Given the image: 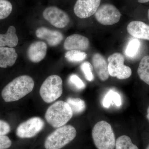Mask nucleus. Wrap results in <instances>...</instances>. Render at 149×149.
Returning <instances> with one entry per match:
<instances>
[{"mask_svg": "<svg viewBox=\"0 0 149 149\" xmlns=\"http://www.w3.org/2000/svg\"><path fill=\"white\" fill-rule=\"evenodd\" d=\"M35 83L32 77L27 75L16 77L6 85L1 92V96L6 102L17 101L31 93Z\"/></svg>", "mask_w": 149, "mask_h": 149, "instance_id": "f257e3e1", "label": "nucleus"}, {"mask_svg": "<svg viewBox=\"0 0 149 149\" xmlns=\"http://www.w3.org/2000/svg\"><path fill=\"white\" fill-rule=\"evenodd\" d=\"M73 112L69 104L63 101H58L48 108L45 114L47 122L55 128L65 125L72 118Z\"/></svg>", "mask_w": 149, "mask_h": 149, "instance_id": "f03ea898", "label": "nucleus"}, {"mask_svg": "<svg viewBox=\"0 0 149 149\" xmlns=\"http://www.w3.org/2000/svg\"><path fill=\"white\" fill-rule=\"evenodd\" d=\"M92 137L97 149H113L115 147V137L111 126L104 120L99 121L95 125Z\"/></svg>", "mask_w": 149, "mask_h": 149, "instance_id": "7ed1b4c3", "label": "nucleus"}, {"mask_svg": "<svg viewBox=\"0 0 149 149\" xmlns=\"http://www.w3.org/2000/svg\"><path fill=\"white\" fill-rule=\"evenodd\" d=\"M75 128L70 125H63L51 133L46 139V149H61L69 143L76 137Z\"/></svg>", "mask_w": 149, "mask_h": 149, "instance_id": "20e7f679", "label": "nucleus"}, {"mask_svg": "<svg viewBox=\"0 0 149 149\" xmlns=\"http://www.w3.org/2000/svg\"><path fill=\"white\" fill-rule=\"evenodd\" d=\"M62 93V80L57 75L49 76L43 82L40 91L41 97L47 103L54 102L61 96Z\"/></svg>", "mask_w": 149, "mask_h": 149, "instance_id": "39448f33", "label": "nucleus"}, {"mask_svg": "<svg viewBox=\"0 0 149 149\" xmlns=\"http://www.w3.org/2000/svg\"><path fill=\"white\" fill-rule=\"evenodd\" d=\"M109 75L116 77L120 80L129 78L132 74V70L129 67L124 65V58L121 54L115 53L108 58Z\"/></svg>", "mask_w": 149, "mask_h": 149, "instance_id": "423d86ee", "label": "nucleus"}, {"mask_svg": "<svg viewBox=\"0 0 149 149\" xmlns=\"http://www.w3.org/2000/svg\"><path fill=\"white\" fill-rule=\"evenodd\" d=\"M121 14L115 6L104 4L96 11L95 16L97 21L104 25H111L120 20Z\"/></svg>", "mask_w": 149, "mask_h": 149, "instance_id": "0eeeda50", "label": "nucleus"}, {"mask_svg": "<svg viewBox=\"0 0 149 149\" xmlns=\"http://www.w3.org/2000/svg\"><path fill=\"white\" fill-rule=\"evenodd\" d=\"M44 126L45 122L42 118L32 117L19 124L17 128L16 134L21 139L32 138L40 133Z\"/></svg>", "mask_w": 149, "mask_h": 149, "instance_id": "6e6552de", "label": "nucleus"}, {"mask_svg": "<svg viewBox=\"0 0 149 149\" xmlns=\"http://www.w3.org/2000/svg\"><path fill=\"white\" fill-rule=\"evenodd\" d=\"M43 16L54 27L61 29L66 27L70 22L68 14L56 6L46 8L43 11Z\"/></svg>", "mask_w": 149, "mask_h": 149, "instance_id": "1a4fd4ad", "label": "nucleus"}, {"mask_svg": "<svg viewBox=\"0 0 149 149\" xmlns=\"http://www.w3.org/2000/svg\"><path fill=\"white\" fill-rule=\"evenodd\" d=\"M101 0H77L74 7L75 15L80 18L90 17L99 8Z\"/></svg>", "mask_w": 149, "mask_h": 149, "instance_id": "9d476101", "label": "nucleus"}, {"mask_svg": "<svg viewBox=\"0 0 149 149\" xmlns=\"http://www.w3.org/2000/svg\"><path fill=\"white\" fill-rule=\"evenodd\" d=\"M90 46L88 38L79 34H73L68 36L65 41L63 47L67 51L87 50Z\"/></svg>", "mask_w": 149, "mask_h": 149, "instance_id": "9b49d317", "label": "nucleus"}, {"mask_svg": "<svg viewBox=\"0 0 149 149\" xmlns=\"http://www.w3.org/2000/svg\"><path fill=\"white\" fill-rule=\"evenodd\" d=\"M38 38L45 40L49 46L55 47L62 41L63 36L61 32L57 30H52L46 27H40L36 31Z\"/></svg>", "mask_w": 149, "mask_h": 149, "instance_id": "f8f14e48", "label": "nucleus"}, {"mask_svg": "<svg viewBox=\"0 0 149 149\" xmlns=\"http://www.w3.org/2000/svg\"><path fill=\"white\" fill-rule=\"evenodd\" d=\"M47 46L45 42L37 41L32 43L27 51V55L29 60L34 63H38L45 57Z\"/></svg>", "mask_w": 149, "mask_h": 149, "instance_id": "ddd939ff", "label": "nucleus"}, {"mask_svg": "<svg viewBox=\"0 0 149 149\" xmlns=\"http://www.w3.org/2000/svg\"><path fill=\"white\" fill-rule=\"evenodd\" d=\"M127 29L128 33L133 37L149 41V26L143 22H131Z\"/></svg>", "mask_w": 149, "mask_h": 149, "instance_id": "4468645a", "label": "nucleus"}, {"mask_svg": "<svg viewBox=\"0 0 149 149\" xmlns=\"http://www.w3.org/2000/svg\"><path fill=\"white\" fill-rule=\"evenodd\" d=\"M93 67L101 80L106 81L109 76V72L108 64L101 54L96 53L92 58Z\"/></svg>", "mask_w": 149, "mask_h": 149, "instance_id": "2eb2a0df", "label": "nucleus"}, {"mask_svg": "<svg viewBox=\"0 0 149 149\" xmlns=\"http://www.w3.org/2000/svg\"><path fill=\"white\" fill-rule=\"evenodd\" d=\"M17 56L14 48L0 47V68H6L13 66L17 59Z\"/></svg>", "mask_w": 149, "mask_h": 149, "instance_id": "dca6fc26", "label": "nucleus"}, {"mask_svg": "<svg viewBox=\"0 0 149 149\" xmlns=\"http://www.w3.org/2000/svg\"><path fill=\"white\" fill-rule=\"evenodd\" d=\"M16 28L14 26H10L4 34H0V47L13 48L18 45L19 40L16 35Z\"/></svg>", "mask_w": 149, "mask_h": 149, "instance_id": "f3484780", "label": "nucleus"}, {"mask_svg": "<svg viewBox=\"0 0 149 149\" xmlns=\"http://www.w3.org/2000/svg\"><path fill=\"white\" fill-rule=\"evenodd\" d=\"M102 105L106 108H108L111 105L117 107L121 106L122 100L120 94L113 90H110L104 97Z\"/></svg>", "mask_w": 149, "mask_h": 149, "instance_id": "a211bd4d", "label": "nucleus"}, {"mask_svg": "<svg viewBox=\"0 0 149 149\" xmlns=\"http://www.w3.org/2000/svg\"><path fill=\"white\" fill-rule=\"evenodd\" d=\"M139 77L149 85V56H146L141 60L138 69Z\"/></svg>", "mask_w": 149, "mask_h": 149, "instance_id": "6ab92c4d", "label": "nucleus"}, {"mask_svg": "<svg viewBox=\"0 0 149 149\" xmlns=\"http://www.w3.org/2000/svg\"><path fill=\"white\" fill-rule=\"evenodd\" d=\"M66 102L69 104L73 113L79 114L83 112L86 109V104L84 100L79 98L69 97Z\"/></svg>", "mask_w": 149, "mask_h": 149, "instance_id": "aec40b11", "label": "nucleus"}, {"mask_svg": "<svg viewBox=\"0 0 149 149\" xmlns=\"http://www.w3.org/2000/svg\"><path fill=\"white\" fill-rule=\"evenodd\" d=\"M116 149H139V148L132 143L130 137L122 136L116 140Z\"/></svg>", "mask_w": 149, "mask_h": 149, "instance_id": "412c9836", "label": "nucleus"}, {"mask_svg": "<svg viewBox=\"0 0 149 149\" xmlns=\"http://www.w3.org/2000/svg\"><path fill=\"white\" fill-rule=\"evenodd\" d=\"M87 57V54L79 50L68 51L65 57L68 61L72 63L80 62L84 61Z\"/></svg>", "mask_w": 149, "mask_h": 149, "instance_id": "4be33fe9", "label": "nucleus"}, {"mask_svg": "<svg viewBox=\"0 0 149 149\" xmlns=\"http://www.w3.org/2000/svg\"><path fill=\"white\" fill-rule=\"evenodd\" d=\"M141 46V42L137 39H133L128 43L125 50V54L129 57H133L138 53Z\"/></svg>", "mask_w": 149, "mask_h": 149, "instance_id": "5701e85b", "label": "nucleus"}, {"mask_svg": "<svg viewBox=\"0 0 149 149\" xmlns=\"http://www.w3.org/2000/svg\"><path fill=\"white\" fill-rule=\"evenodd\" d=\"M13 10L11 3L8 0H0V19L8 17Z\"/></svg>", "mask_w": 149, "mask_h": 149, "instance_id": "b1692460", "label": "nucleus"}, {"mask_svg": "<svg viewBox=\"0 0 149 149\" xmlns=\"http://www.w3.org/2000/svg\"><path fill=\"white\" fill-rule=\"evenodd\" d=\"M85 78L88 81H92L94 80V75L93 73V67L90 62H84L80 66Z\"/></svg>", "mask_w": 149, "mask_h": 149, "instance_id": "393cba45", "label": "nucleus"}, {"mask_svg": "<svg viewBox=\"0 0 149 149\" xmlns=\"http://www.w3.org/2000/svg\"><path fill=\"white\" fill-rule=\"evenodd\" d=\"M69 80L70 84L77 90H83L85 88V83L76 74H71L70 76Z\"/></svg>", "mask_w": 149, "mask_h": 149, "instance_id": "a878e982", "label": "nucleus"}, {"mask_svg": "<svg viewBox=\"0 0 149 149\" xmlns=\"http://www.w3.org/2000/svg\"><path fill=\"white\" fill-rule=\"evenodd\" d=\"M12 141L8 136H0V149H7L10 148Z\"/></svg>", "mask_w": 149, "mask_h": 149, "instance_id": "bb28decb", "label": "nucleus"}, {"mask_svg": "<svg viewBox=\"0 0 149 149\" xmlns=\"http://www.w3.org/2000/svg\"><path fill=\"white\" fill-rule=\"evenodd\" d=\"M10 126L7 122L0 120V136H5L10 132Z\"/></svg>", "mask_w": 149, "mask_h": 149, "instance_id": "cd10ccee", "label": "nucleus"}, {"mask_svg": "<svg viewBox=\"0 0 149 149\" xmlns=\"http://www.w3.org/2000/svg\"><path fill=\"white\" fill-rule=\"evenodd\" d=\"M149 1V0H138V2L140 3H145Z\"/></svg>", "mask_w": 149, "mask_h": 149, "instance_id": "c85d7f7f", "label": "nucleus"}, {"mask_svg": "<svg viewBox=\"0 0 149 149\" xmlns=\"http://www.w3.org/2000/svg\"><path fill=\"white\" fill-rule=\"evenodd\" d=\"M147 118L149 120V106L148 107V109H147Z\"/></svg>", "mask_w": 149, "mask_h": 149, "instance_id": "c756f323", "label": "nucleus"}, {"mask_svg": "<svg viewBox=\"0 0 149 149\" xmlns=\"http://www.w3.org/2000/svg\"><path fill=\"white\" fill-rule=\"evenodd\" d=\"M148 18L149 19V9L148 10Z\"/></svg>", "mask_w": 149, "mask_h": 149, "instance_id": "7c9ffc66", "label": "nucleus"}, {"mask_svg": "<svg viewBox=\"0 0 149 149\" xmlns=\"http://www.w3.org/2000/svg\"><path fill=\"white\" fill-rule=\"evenodd\" d=\"M146 149H149V144L148 146L147 147Z\"/></svg>", "mask_w": 149, "mask_h": 149, "instance_id": "2f4dec72", "label": "nucleus"}]
</instances>
